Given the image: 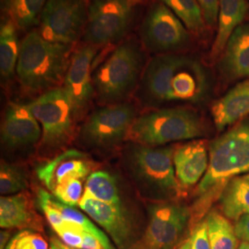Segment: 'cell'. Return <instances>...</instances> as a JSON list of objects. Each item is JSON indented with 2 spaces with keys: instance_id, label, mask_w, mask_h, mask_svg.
Returning <instances> with one entry per match:
<instances>
[{
  "instance_id": "6da1fadb",
  "label": "cell",
  "mask_w": 249,
  "mask_h": 249,
  "mask_svg": "<svg viewBox=\"0 0 249 249\" xmlns=\"http://www.w3.org/2000/svg\"><path fill=\"white\" fill-rule=\"evenodd\" d=\"M208 73L195 58L176 53L153 57L142 80V96L150 105L169 102L196 103L209 90Z\"/></svg>"
},
{
  "instance_id": "7a4b0ae2",
  "label": "cell",
  "mask_w": 249,
  "mask_h": 249,
  "mask_svg": "<svg viewBox=\"0 0 249 249\" xmlns=\"http://www.w3.org/2000/svg\"><path fill=\"white\" fill-rule=\"evenodd\" d=\"M71 45L51 42L32 31L19 44L16 72L21 86L38 92L55 89L64 82L71 60Z\"/></svg>"
},
{
  "instance_id": "3957f363",
  "label": "cell",
  "mask_w": 249,
  "mask_h": 249,
  "mask_svg": "<svg viewBox=\"0 0 249 249\" xmlns=\"http://www.w3.org/2000/svg\"><path fill=\"white\" fill-rule=\"evenodd\" d=\"M245 173H249V117L210 144L209 167L196 188V196L207 198L231 178Z\"/></svg>"
},
{
  "instance_id": "277c9868",
  "label": "cell",
  "mask_w": 249,
  "mask_h": 249,
  "mask_svg": "<svg viewBox=\"0 0 249 249\" xmlns=\"http://www.w3.org/2000/svg\"><path fill=\"white\" fill-rule=\"evenodd\" d=\"M203 135L204 125L195 112L187 108H165L136 118L125 139L141 145L159 147Z\"/></svg>"
},
{
  "instance_id": "5b68a950",
  "label": "cell",
  "mask_w": 249,
  "mask_h": 249,
  "mask_svg": "<svg viewBox=\"0 0 249 249\" xmlns=\"http://www.w3.org/2000/svg\"><path fill=\"white\" fill-rule=\"evenodd\" d=\"M143 58L141 47L133 41L117 46L92 77L99 99L114 104L127 96L141 75Z\"/></svg>"
},
{
  "instance_id": "8992f818",
  "label": "cell",
  "mask_w": 249,
  "mask_h": 249,
  "mask_svg": "<svg viewBox=\"0 0 249 249\" xmlns=\"http://www.w3.org/2000/svg\"><path fill=\"white\" fill-rule=\"evenodd\" d=\"M172 147L137 144L128 155L129 168L137 183L151 195L176 197L183 195L174 165Z\"/></svg>"
},
{
  "instance_id": "52a82bcc",
  "label": "cell",
  "mask_w": 249,
  "mask_h": 249,
  "mask_svg": "<svg viewBox=\"0 0 249 249\" xmlns=\"http://www.w3.org/2000/svg\"><path fill=\"white\" fill-rule=\"evenodd\" d=\"M191 217L187 207L160 202L149 208V223L142 238L127 249H178Z\"/></svg>"
},
{
  "instance_id": "ba28073f",
  "label": "cell",
  "mask_w": 249,
  "mask_h": 249,
  "mask_svg": "<svg viewBox=\"0 0 249 249\" xmlns=\"http://www.w3.org/2000/svg\"><path fill=\"white\" fill-rule=\"evenodd\" d=\"M27 106L42 127L43 145L55 148L71 139L76 116L71 101L63 87L46 90Z\"/></svg>"
},
{
  "instance_id": "9c48e42d",
  "label": "cell",
  "mask_w": 249,
  "mask_h": 249,
  "mask_svg": "<svg viewBox=\"0 0 249 249\" xmlns=\"http://www.w3.org/2000/svg\"><path fill=\"white\" fill-rule=\"evenodd\" d=\"M89 6L86 0H48L40 17V34L51 42L72 45L84 32Z\"/></svg>"
},
{
  "instance_id": "30bf717a",
  "label": "cell",
  "mask_w": 249,
  "mask_h": 249,
  "mask_svg": "<svg viewBox=\"0 0 249 249\" xmlns=\"http://www.w3.org/2000/svg\"><path fill=\"white\" fill-rule=\"evenodd\" d=\"M180 18L158 2L151 6L141 26L143 44L151 52L172 53L182 50L190 44V35Z\"/></svg>"
},
{
  "instance_id": "8fae6325",
  "label": "cell",
  "mask_w": 249,
  "mask_h": 249,
  "mask_svg": "<svg viewBox=\"0 0 249 249\" xmlns=\"http://www.w3.org/2000/svg\"><path fill=\"white\" fill-rule=\"evenodd\" d=\"M132 9L129 0H93L84 30L86 42L96 47L120 39L129 26Z\"/></svg>"
},
{
  "instance_id": "7c38bea8",
  "label": "cell",
  "mask_w": 249,
  "mask_h": 249,
  "mask_svg": "<svg viewBox=\"0 0 249 249\" xmlns=\"http://www.w3.org/2000/svg\"><path fill=\"white\" fill-rule=\"evenodd\" d=\"M135 119V109L131 106L112 105L99 109L89 116L82 134L92 145L112 146L126 138Z\"/></svg>"
},
{
  "instance_id": "4fadbf2b",
  "label": "cell",
  "mask_w": 249,
  "mask_h": 249,
  "mask_svg": "<svg viewBox=\"0 0 249 249\" xmlns=\"http://www.w3.org/2000/svg\"><path fill=\"white\" fill-rule=\"evenodd\" d=\"M96 47L85 45L72 53L71 60L66 74L63 88L71 101L76 117L89 105L93 93L92 61Z\"/></svg>"
},
{
  "instance_id": "5bb4252c",
  "label": "cell",
  "mask_w": 249,
  "mask_h": 249,
  "mask_svg": "<svg viewBox=\"0 0 249 249\" xmlns=\"http://www.w3.org/2000/svg\"><path fill=\"white\" fill-rule=\"evenodd\" d=\"M79 207L107 231L118 249H127L133 244L132 224L123 207L101 201L86 191Z\"/></svg>"
},
{
  "instance_id": "9a60e30c",
  "label": "cell",
  "mask_w": 249,
  "mask_h": 249,
  "mask_svg": "<svg viewBox=\"0 0 249 249\" xmlns=\"http://www.w3.org/2000/svg\"><path fill=\"white\" fill-rule=\"evenodd\" d=\"M42 138V127L27 105L10 103L1 125V142L9 148L34 145Z\"/></svg>"
},
{
  "instance_id": "2e32d148",
  "label": "cell",
  "mask_w": 249,
  "mask_h": 249,
  "mask_svg": "<svg viewBox=\"0 0 249 249\" xmlns=\"http://www.w3.org/2000/svg\"><path fill=\"white\" fill-rule=\"evenodd\" d=\"M90 171V163L86 156L77 150H69L42 164L37 176L52 192L57 186L72 179H83Z\"/></svg>"
},
{
  "instance_id": "e0dca14e",
  "label": "cell",
  "mask_w": 249,
  "mask_h": 249,
  "mask_svg": "<svg viewBox=\"0 0 249 249\" xmlns=\"http://www.w3.org/2000/svg\"><path fill=\"white\" fill-rule=\"evenodd\" d=\"M174 165L182 187L196 185L209 167V151L206 143L203 141H193L178 147L174 152Z\"/></svg>"
},
{
  "instance_id": "ac0fdd59",
  "label": "cell",
  "mask_w": 249,
  "mask_h": 249,
  "mask_svg": "<svg viewBox=\"0 0 249 249\" xmlns=\"http://www.w3.org/2000/svg\"><path fill=\"white\" fill-rule=\"evenodd\" d=\"M219 69L230 80L249 77V23L237 27L223 50Z\"/></svg>"
},
{
  "instance_id": "d6986e66",
  "label": "cell",
  "mask_w": 249,
  "mask_h": 249,
  "mask_svg": "<svg viewBox=\"0 0 249 249\" xmlns=\"http://www.w3.org/2000/svg\"><path fill=\"white\" fill-rule=\"evenodd\" d=\"M249 115V80L242 81L214 102L212 116L219 131L238 123Z\"/></svg>"
},
{
  "instance_id": "ffe728a7",
  "label": "cell",
  "mask_w": 249,
  "mask_h": 249,
  "mask_svg": "<svg viewBox=\"0 0 249 249\" xmlns=\"http://www.w3.org/2000/svg\"><path fill=\"white\" fill-rule=\"evenodd\" d=\"M0 226L2 229H36L41 231V223L32 208V201L24 193L0 198Z\"/></svg>"
},
{
  "instance_id": "44dd1931",
  "label": "cell",
  "mask_w": 249,
  "mask_h": 249,
  "mask_svg": "<svg viewBox=\"0 0 249 249\" xmlns=\"http://www.w3.org/2000/svg\"><path fill=\"white\" fill-rule=\"evenodd\" d=\"M249 9L248 0H220L218 31L212 48L213 56L223 53L231 34L247 17Z\"/></svg>"
},
{
  "instance_id": "7402d4cb",
  "label": "cell",
  "mask_w": 249,
  "mask_h": 249,
  "mask_svg": "<svg viewBox=\"0 0 249 249\" xmlns=\"http://www.w3.org/2000/svg\"><path fill=\"white\" fill-rule=\"evenodd\" d=\"M220 204L226 218L237 221L241 216L249 213V178H233L222 190Z\"/></svg>"
},
{
  "instance_id": "603a6c76",
  "label": "cell",
  "mask_w": 249,
  "mask_h": 249,
  "mask_svg": "<svg viewBox=\"0 0 249 249\" xmlns=\"http://www.w3.org/2000/svg\"><path fill=\"white\" fill-rule=\"evenodd\" d=\"M17 26L9 18H6L0 28V72L4 79L10 78L17 68L19 45L17 36Z\"/></svg>"
},
{
  "instance_id": "cb8c5ba5",
  "label": "cell",
  "mask_w": 249,
  "mask_h": 249,
  "mask_svg": "<svg viewBox=\"0 0 249 249\" xmlns=\"http://www.w3.org/2000/svg\"><path fill=\"white\" fill-rule=\"evenodd\" d=\"M48 0H1L2 9L17 28L26 30L40 20Z\"/></svg>"
},
{
  "instance_id": "d4e9b609",
  "label": "cell",
  "mask_w": 249,
  "mask_h": 249,
  "mask_svg": "<svg viewBox=\"0 0 249 249\" xmlns=\"http://www.w3.org/2000/svg\"><path fill=\"white\" fill-rule=\"evenodd\" d=\"M205 220L212 249H237L238 237L234 227L225 216L212 211Z\"/></svg>"
},
{
  "instance_id": "484cf974",
  "label": "cell",
  "mask_w": 249,
  "mask_h": 249,
  "mask_svg": "<svg viewBox=\"0 0 249 249\" xmlns=\"http://www.w3.org/2000/svg\"><path fill=\"white\" fill-rule=\"evenodd\" d=\"M85 191L101 201L123 207L116 178L107 171H96L89 175Z\"/></svg>"
},
{
  "instance_id": "4316f807",
  "label": "cell",
  "mask_w": 249,
  "mask_h": 249,
  "mask_svg": "<svg viewBox=\"0 0 249 249\" xmlns=\"http://www.w3.org/2000/svg\"><path fill=\"white\" fill-rule=\"evenodd\" d=\"M167 6L187 29L193 33H199L204 28L202 11L196 0H160Z\"/></svg>"
},
{
  "instance_id": "83f0119b",
  "label": "cell",
  "mask_w": 249,
  "mask_h": 249,
  "mask_svg": "<svg viewBox=\"0 0 249 249\" xmlns=\"http://www.w3.org/2000/svg\"><path fill=\"white\" fill-rule=\"evenodd\" d=\"M53 202L55 208L61 213L64 220L67 223L74 224L80 227L83 231H88L89 233L95 235L103 242V244L107 247V249H115L113 248L109 238L107 237V234L104 231H101L94 223H92L87 216L80 213V211L76 210L74 207H71L60 202L53 196Z\"/></svg>"
},
{
  "instance_id": "f1b7e54d",
  "label": "cell",
  "mask_w": 249,
  "mask_h": 249,
  "mask_svg": "<svg viewBox=\"0 0 249 249\" xmlns=\"http://www.w3.org/2000/svg\"><path fill=\"white\" fill-rule=\"evenodd\" d=\"M28 187L24 173L17 166L2 161L0 165V193L2 196L18 194Z\"/></svg>"
},
{
  "instance_id": "f546056e",
  "label": "cell",
  "mask_w": 249,
  "mask_h": 249,
  "mask_svg": "<svg viewBox=\"0 0 249 249\" xmlns=\"http://www.w3.org/2000/svg\"><path fill=\"white\" fill-rule=\"evenodd\" d=\"M6 249H50V246L40 232L25 229L11 237Z\"/></svg>"
},
{
  "instance_id": "4dcf8cb0",
  "label": "cell",
  "mask_w": 249,
  "mask_h": 249,
  "mask_svg": "<svg viewBox=\"0 0 249 249\" xmlns=\"http://www.w3.org/2000/svg\"><path fill=\"white\" fill-rule=\"evenodd\" d=\"M53 196L64 204L76 207L83 196V187L80 179H72L57 186L52 191Z\"/></svg>"
},
{
  "instance_id": "1f68e13d",
  "label": "cell",
  "mask_w": 249,
  "mask_h": 249,
  "mask_svg": "<svg viewBox=\"0 0 249 249\" xmlns=\"http://www.w3.org/2000/svg\"><path fill=\"white\" fill-rule=\"evenodd\" d=\"M38 202L53 231L56 232L60 230L67 222L64 220L61 213L53 205V195L44 189H40L38 191Z\"/></svg>"
},
{
  "instance_id": "d6a6232c",
  "label": "cell",
  "mask_w": 249,
  "mask_h": 249,
  "mask_svg": "<svg viewBox=\"0 0 249 249\" xmlns=\"http://www.w3.org/2000/svg\"><path fill=\"white\" fill-rule=\"evenodd\" d=\"M84 231L80 227L67 223L60 230L56 231V233L65 245L74 249H81Z\"/></svg>"
},
{
  "instance_id": "836d02e7",
  "label": "cell",
  "mask_w": 249,
  "mask_h": 249,
  "mask_svg": "<svg viewBox=\"0 0 249 249\" xmlns=\"http://www.w3.org/2000/svg\"><path fill=\"white\" fill-rule=\"evenodd\" d=\"M191 249H212L206 220L196 224L189 237Z\"/></svg>"
},
{
  "instance_id": "e575fe53",
  "label": "cell",
  "mask_w": 249,
  "mask_h": 249,
  "mask_svg": "<svg viewBox=\"0 0 249 249\" xmlns=\"http://www.w3.org/2000/svg\"><path fill=\"white\" fill-rule=\"evenodd\" d=\"M196 1L202 11L205 23H207L209 26H215L218 23L220 0H196Z\"/></svg>"
},
{
  "instance_id": "d590c367",
  "label": "cell",
  "mask_w": 249,
  "mask_h": 249,
  "mask_svg": "<svg viewBox=\"0 0 249 249\" xmlns=\"http://www.w3.org/2000/svg\"><path fill=\"white\" fill-rule=\"evenodd\" d=\"M234 231L239 239L249 243V213L241 216L236 221Z\"/></svg>"
},
{
  "instance_id": "8d00e7d4",
  "label": "cell",
  "mask_w": 249,
  "mask_h": 249,
  "mask_svg": "<svg viewBox=\"0 0 249 249\" xmlns=\"http://www.w3.org/2000/svg\"><path fill=\"white\" fill-rule=\"evenodd\" d=\"M10 239H11V231H9V229L1 230L0 231V249H6Z\"/></svg>"
},
{
  "instance_id": "74e56055",
  "label": "cell",
  "mask_w": 249,
  "mask_h": 249,
  "mask_svg": "<svg viewBox=\"0 0 249 249\" xmlns=\"http://www.w3.org/2000/svg\"><path fill=\"white\" fill-rule=\"evenodd\" d=\"M50 249H62L60 247H59V245H58V242H57V238H51V240H50Z\"/></svg>"
},
{
  "instance_id": "f35d334b",
  "label": "cell",
  "mask_w": 249,
  "mask_h": 249,
  "mask_svg": "<svg viewBox=\"0 0 249 249\" xmlns=\"http://www.w3.org/2000/svg\"><path fill=\"white\" fill-rule=\"evenodd\" d=\"M178 249H191V246H190V240L189 238L186 241H184L182 243V245L178 248Z\"/></svg>"
},
{
  "instance_id": "ab89813d",
  "label": "cell",
  "mask_w": 249,
  "mask_h": 249,
  "mask_svg": "<svg viewBox=\"0 0 249 249\" xmlns=\"http://www.w3.org/2000/svg\"><path fill=\"white\" fill-rule=\"evenodd\" d=\"M237 249H249V242H242L239 247L237 248Z\"/></svg>"
},
{
  "instance_id": "60d3db41",
  "label": "cell",
  "mask_w": 249,
  "mask_h": 249,
  "mask_svg": "<svg viewBox=\"0 0 249 249\" xmlns=\"http://www.w3.org/2000/svg\"><path fill=\"white\" fill-rule=\"evenodd\" d=\"M57 242H58V245H59V247L61 248L62 249H74V248H71V247H69V246H67V245H65L64 243H62V241L58 240L57 239Z\"/></svg>"
},
{
  "instance_id": "b9f144b4",
  "label": "cell",
  "mask_w": 249,
  "mask_h": 249,
  "mask_svg": "<svg viewBox=\"0 0 249 249\" xmlns=\"http://www.w3.org/2000/svg\"><path fill=\"white\" fill-rule=\"evenodd\" d=\"M129 2H130V4L135 7L136 5H138V4H140V3H142V0H129Z\"/></svg>"
},
{
  "instance_id": "7bdbcfd3",
  "label": "cell",
  "mask_w": 249,
  "mask_h": 249,
  "mask_svg": "<svg viewBox=\"0 0 249 249\" xmlns=\"http://www.w3.org/2000/svg\"><path fill=\"white\" fill-rule=\"evenodd\" d=\"M245 177H246V178H249V175H247V176H245Z\"/></svg>"
}]
</instances>
